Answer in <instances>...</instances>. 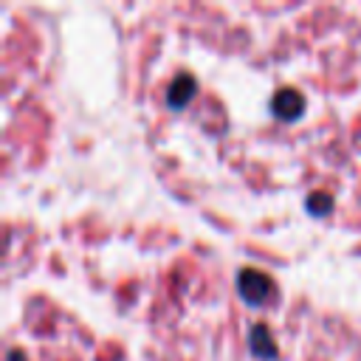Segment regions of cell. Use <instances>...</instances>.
<instances>
[{"label":"cell","instance_id":"7a4b0ae2","mask_svg":"<svg viewBox=\"0 0 361 361\" xmlns=\"http://www.w3.org/2000/svg\"><path fill=\"white\" fill-rule=\"evenodd\" d=\"M164 361H361V336L251 265H197L155 316Z\"/></svg>","mask_w":361,"mask_h":361},{"label":"cell","instance_id":"6da1fadb","mask_svg":"<svg viewBox=\"0 0 361 361\" xmlns=\"http://www.w3.org/2000/svg\"><path fill=\"white\" fill-rule=\"evenodd\" d=\"M135 87L186 195L361 226V3L169 6Z\"/></svg>","mask_w":361,"mask_h":361}]
</instances>
